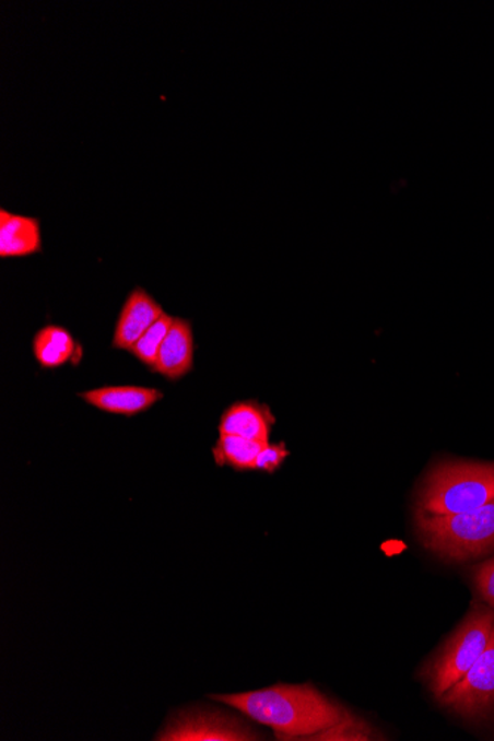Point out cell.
Here are the masks:
<instances>
[{"instance_id":"277c9868","label":"cell","mask_w":494,"mask_h":741,"mask_svg":"<svg viewBox=\"0 0 494 741\" xmlns=\"http://www.w3.org/2000/svg\"><path fill=\"white\" fill-rule=\"evenodd\" d=\"M493 626L494 609L481 600H474L458 630L425 666V684L437 701L458 684L483 655Z\"/></svg>"},{"instance_id":"ba28073f","label":"cell","mask_w":494,"mask_h":741,"mask_svg":"<svg viewBox=\"0 0 494 741\" xmlns=\"http://www.w3.org/2000/svg\"><path fill=\"white\" fill-rule=\"evenodd\" d=\"M192 364H195V334L191 321L175 317L174 325L158 351L153 372L169 380H178L190 374Z\"/></svg>"},{"instance_id":"5bb4252c","label":"cell","mask_w":494,"mask_h":741,"mask_svg":"<svg viewBox=\"0 0 494 741\" xmlns=\"http://www.w3.org/2000/svg\"><path fill=\"white\" fill-rule=\"evenodd\" d=\"M174 320L175 317L170 316V314H163L156 324L152 325V328L146 330V332L138 339L136 345L132 346L131 353L136 355L141 363H144L145 366L152 368V370L154 364H156L162 343L165 341L172 325H174Z\"/></svg>"},{"instance_id":"2e32d148","label":"cell","mask_w":494,"mask_h":741,"mask_svg":"<svg viewBox=\"0 0 494 741\" xmlns=\"http://www.w3.org/2000/svg\"><path fill=\"white\" fill-rule=\"evenodd\" d=\"M471 577L474 589L479 593V600L494 609V556L474 565Z\"/></svg>"},{"instance_id":"8fae6325","label":"cell","mask_w":494,"mask_h":741,"mask_svg":"<svg viewBox=\"0 0 494 741\" xmlns=\"http://www.w3.org/2000/svg\"><path fill=\"white\" fill-rule=\"evenodd\" d=\"M40 220L0 209V258H24L40 254Z\"/></svg>"},{"instance_id":"5b68a950","label":"cell","mask_w":494,"mask_h":741,"mask_svg":"<svg viewBox=\"0 0 494 741\" xmlns=\"http://www.w3.org/2000/svg\"><path fill=\"white\" fill-rule=\"evenodd\" d=\"M157 741H249L263 740L261 732L220 710L192 706L169 716L157 732Z\"/></svg>"},{"instance_id":"7a4b0ae2","label":"cell","mask_w":494,"mask_h":741,"mask_svg":"<svg viewBox=\"0 0 494 741\" xmlns=\"http://www.w3.org/2000/svg\"><path fill=\"white\" fill-rule=\"evenodd\" d=\"M422 545L447 563H467L494 551V499L469 513L416 514Z\"/></svg>"},{"instance_id":"7c38bea8","label":"cell","mask_w":494,"mask_h":741,"mask_svg":"<svg viewBox=\"0 0 494 741\" xmlns=\"http://www.w3.org/2000/svg\"><path fill=\"white\" fill-rule=\"evenodd\" d=\"M33 354L42 367L56 368L82 358V346L62 326L48 325L33 338Z\"/></svg>"},{"instance_id":"e0dca14e","label":"cell","mask_w":494,"mask_h":741,"mask_svg":"<svg viewBox=\"0 0 494 741\" xmlns=\"http://www.w3.org/2000/svg\"><path fill=\"white\" fill-rule=\"evenodd\" d=\"M289 450L286 449V444H266L261 454L258 455L257 460H255L254 471H263L268 474H274L278 469L282 468L284 460L287 459Z\"/></svg>"},{"instance_id":"9c48e42d","label":"cell","mask_w":494,"mask_h":741,"mask_svg":"<svg viewBox=\"0 0 494 741\" xmlns=\"http://www.w3.org/2000/svg\"><path fill=\"white\" fill-rule=\"evenodd\" d=\"M87 404L94 405L103 412L121 414V416H136L152 409L157 401L163 399V392L156 388L132 387H104L91 389L79 393Z\"/></svg>"},{"instance_id":"8992f818","label":"cell","mask_w":494,"mask_h":741,"mask_svg":"<svg viewBox=\"0 0 494 741\" xmlns=\"http://www.w3.org/2000/svg\"><path fill=\"white\" fill-rule=\"evenodd\" d=\"M439 705L469 721H481L494 711V626L487 646L467 675L442 698Z\"/></svg>"},{"instance_id":"6da1fadb","label":"cell","mask_w":494,"mask_h":741,"mask_svg":"<svg viewBox=\"0 0 494 741\" xmlns=\"http://www.w3.org/2000/svg\"><path fill=\"white\" fill-rule=\"evenodd\" d=\"M212 701L273 728L280 740H305L341 722L349 711L311 684H278L237 694H212Z\"/></svg>"},{"instance_id":"4fadbf2b","label":"cell","mask_w":494,"mask_h":741,"mask_svg":"<svg viewBox=\"0 0 494 741\" xmlns=\"http://www.w3.org/2000/svg\"><path fill=\"white\" fill-rule=\"evenodd\" d=\"M268 444V443H267ZM266 443L237 437V435H220L213 447V459L217 467H232L237 471H254L255 460Z\"/></svg>"},{"instance_id":"30bf717a","label":"cell","mask_w":494,"mask_h":741,"mask_svg":"<svg viewBox=\"0 0 494 741\" xmlns=\"http://www.w3.org/2000/svg\"><path fill=\"white\" fill-rule=\"evenodd\" d=\"M274 414L266 404L255 400L238 401L222 413L220 435H237L252 442L270 443Z\"/></svg>"},{"instance_id":"3957f363","label":"cell","mask_w":494,"mask_h":741,"mask_svg":"<svg viewBox=\"0 0 494 741\" xmlns=\"http://www.w3.org/2000/svg\"><path fill=\"white\" fill-rule=\"evenodd\" d=\"M494 499V463L444 462L426 477L419 492L417 513H469Z\"/></svg>"},{"instance_id":"9a60e30c","label":"cell","mask_w":494,"mask_h":741,"mask_svg":"<svg viewBox=\"0 0 494 741\" xmlns=\"http://www.w3.org/2000/svg\"><path fill=\"white\" fill-rule=\"evenodd\" d=\"M374 737L370 726H367L363 719L346 714L345 718L337 726L318 732V734L309 736L305 740H372Z\"/></svg>"},{"instance_id":"52a82bcc","label":"cell","mask_w":494,"mask_h":741,"mask_svg":"<svg viewBox=\"0 0 494 741\" xmlns=\"http://www.w3.org/2000/svg\"><path fill=\"white\" fill-rule=\"evenodd\" d=\"M163 314L165 309L144 287L133 289L117 318L113 346L131 351L138 339L152 328Z\"/></svg>"}]
</instances>
